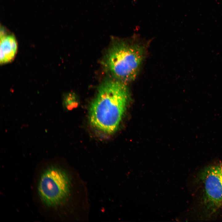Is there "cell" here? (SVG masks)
Wrapping results in <instances>:
<instances>
[{"instance_id":"obj_1","label":"cell","mask_w":222,"mask_h":222,"mask_svg":"<svg viewBox=\"0 0 222 222\" xmlns=\"http://www.w3.org/2000/svg\"><path fill=\"white\" fill-rule=\"evenodd\" d=\"M130 98L125 83L118 80L104 82L91 103L89 118L97 130L110 134L118 129Z\"/></svg>"},{"instance_id":"obj_2","label":"cell","mask_w":222,"mask_h":222,"mask_svg":"<svg viewBox=\"0 0 222 222\" xmlns=\"http://www.w3.org/2000/svg\"><path fill=\"white\" fill-rule=\"evenodd\" d=\"M145 52V47L138 43L118 42L107 54L106 67L117 80L125 83L132 81L138 74Z\"/></svg>"},{"instance_id":"obj_3","label":"cell","mask_w":222,"mask_h":222,"mask_svg":"<svg viewBox=\"0 0 222 222\" xmlns=\"http://www.w3.org/2000/svg\"><path fill=\"white\" fill-rule=\"evenodd\" d=\"M68 177L61 169L49 168L42 175L38 186V191L42 201L46 204L54 206L60 204L68 192Z\"/></svg>"},{"instance_id":"obj_4","label":"cell","mask_w":222,"mask_h":222,"mask_svg":"<svg viewBox=\"0 0 222 222\" xmlns=\"http://www.w3.org/2000/svg\"><path fill=\"white\" fill-rule=\"evenodd\" d=\"M200 179L205 209L213 214L222 207V163L205 167L201 172Z\"/></svg>"},{"instance_id":"obj_5","label":"cell","mask_w":222,"mask_h":222,"mask_svg":"<svg viewBox=\"0 0 222 222\" xmlns=\"http://www.w3.org/2000/svg\"><path fill=\"white\" fill-rule=\"evenodd\" d=\"M17 50V43L14 37L7 35L4 29L0 31V62L5 64L11 61L14 58Z\"/></svg>"}]
</instances>
